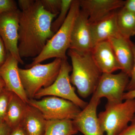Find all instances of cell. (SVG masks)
Returning a JSON list of instances; mask_svg holds the SVG:
<instances>
[{
	"instance_id": "cell-15",
	"label": "cell",
	"mask_w": 135,
	"mask_h": 135,
	"mask_svg": "<svg viewBox=\"0 0 135 135\" xmlns=\"http://www.w3.org/2000/svg\"><path fill=\"white\" fill-rule=\"evenodd\" d=\"M117 14L114 11L99 21L90 23L94 47L101 42L122 36L117 25Z\"/></svg>"
},
{
	"instance_id": "cell-28",
	"label": "cell",
	"mask_w": 135,
	"mask_h": 135,
	"mask_svg": "<svg viewBox=\"0 0 135 135\" xmlns=\"http://www.w3.org/2000/svg\"><path fill=\"white\" fill-rule=\"evenodd\" d=\"M34 0H19L18 3L21 11H24L30 7L35 2Z\"/></svg>"
},
{
	"instance_id": "cell-3",
	"label": "cell",
	"mask_w": 135,
	"mask_h": 135,
	"mask_svg": "<svg viewBox=\"0 0 135 135\" xmlns=\"http://www.w3.org/2000/svg\"><path fill=\"white\" fill-rule=\"evenodd\" d=\"M80 10V1L73 0L65 22L47 42L40 55L33 58L31 64L26 65L27 68L50 58L67 59L66 53L70 49L73 27Z\"/></svg>"
},
{
	"instance_id": "cell-29",
	"label": "cell",
	"mask_w": 135,
	"mask_h": 135,
	"mask_svg": "<svg viewBox=\"0 0 135 135\" xmlns=\"http://www.w3.org/2000/svg\"><path fill=\"white\" fill-rule=\"evenodd\" d=\"M123 8L128 11L135 14V0L125 1Z\"/></svg>"
},
{
	"instance_id": "cell-26",
	"label": "cell",
	"mask_w": 135,
	"mask_h": 135,
	"mask_svg": "<svg viewBox=\"0 0 135 135\" xmlns=\"http://www.w3.org/2000/svg\"><path fill=\"white\" fill-rule=\"evenodd\" d=\"M8 53L4 42L0 37V68L5 62Z\"/></svg>"
},
{
	"instance_id": "cell-31",
	"label": "cell",
	"mask_w": 135,
	"mask_h": 135,
	"mask_svg": "<svg viewBox=\"0 0 135 135\" xmlns=\"http://www.w3.org/2000/svg\"><path fill=\"white\" fill-rule=\"evenodd\" d=\"M9 135H26L21 125L11 129Z\"/></svg>"
},
{
	"instance_id": "cell-18",
	"label": "cell",
	"mask_w": 135,
	"mask_h": 135,
	"mask_svg": "<svg viewBox=\"0 0 135 135\" xmlns=\"http://www.w3.org/2000/svg\"><path fill=\"white\" fill-rule=\"evenodd\" d=\"M27 105L28 104L12 92L4 121L11 129L21 124L26 112Z\"/></svg>"
},
{
	"instance_id": "cell-14",
	"label": "cell",
	"mask_w": 135,
	"mask_h": 135,
	"mask_svg": "<svg viewBox=\"0 0 135 135\" xmlns=\"http://www.w3.org/2000/svg\"><path fill=\"white\" fill-rule=\"evenodd\" d=\"M94 62L102 74L113 73L121 70L112 45L108 40L96 44L92 51Z\"/></svg>"
},
{
	"instance_id": "cell-25",
	"label": "cell",
	"mask_w": 135,
	"mask_h": 135,
	"mask_svg": "<svg viewBox=\"0 0 135 135\" xmlns=\"http://www.w3.org/2000/svg\"><path fill=\"white\" fill-rule=\"evenodd\" d=\"M131 46L134 56V63L129 82L126 89L127 91H130L135 89V44L132 41L131 42Z\"/></svg>"
},
{
	"instance_id": "cell-5",
	"label": "cell",
	"mask_w": 135,
	"mask_h": 135,
	"mask_svg": "<svg viewBox=\"0 0 135 135\" xmlns=\"http://www.w3.org/2000/svg\"><path fill=\"white\" fill-rule=\"evenodd\" d=\"M135 115V99H127L118 104L107 103L100 112L98 119L106 135H117L128 126Z\"/></svg>"
},
{
	"instance_id": "cell-24",
	"label": "cell",
	"mask_w": 135,
	"mask_h": 135,
	"mask_svg": "<svg viewBox=\"0 0 135 135\" xmlns=\"http://www.w3.org/2000/svg\"><path fill=\"white\" fill-rule=\"evenodd\" d=\"M18 9L17 3L15 1L0 0V15Z\"/></svg>"
},
{
	"instance_id": "cell-33",
	"label": "cell",
	"mask_w": 135,
	"mask_h": 135,
	"mask_svg": "<svg viewBox=\"0 0 135 135\" xmlns=\"http://www.w3.org/2000/svg\"><path fill=\"white\" fill-rule=\"evenodd\" d=\"M5 88V83L2 79L0 77V91Z\"/></svg>"
},
{
	"instance_id": "cell-10",
	"label": "cell",
	"mask_w": 135,
	"mask_h": 135,
	"mask_svg": "<svg viewBox=\"0 0 135 135\" xmlns=\"http://www.w3.org/2000/svg\"><path fill=\"white\" fill-rule=\"evenodd\" d=\"M100 99L92 95L87 106L73 120L78 131L84 135H104L97 114Z\"/></svg>"
},
{
	"instance_id": "cell-13",
	"label": "cell",
	"mask_w": 135,
	"mask_h": 135,
	"mask_svg": "<svg viewBox=\"0 0 135 135\" xmlns=\"http://www.w3.org/2000/svg\"><path fill=\"white\" fill-rule=\"evenodd\" d=\"M125 1L122 0H81V10L87 13L90 23L103 19L119 8H123Z\"/></svg>"
},
{
	"instance_id": "cell-6",
	"label": "cell",
	"mask_w": 135,
	"mask_h": 135,
	"mask_svg": "<svg viewBox=\"0 0 135 135\" xmlns=\"http://www.w3.org/2000/svg\"><path fill=\"white\" fill-rule=\"evenodd\" d=\"M71 71L72 66L67 59L62 60L60 71L55 81L50 86L40 90L34 99H39L47 96L56 97L73 102L82 110L84 109L88 103L81 99L75 93V88L70 81Z\"/></svg>"
},
{
	"instance_id": "cell-19",
	"label": "cell",
	"mask_w": 135,
	"mask_h": 135,
	"mask_svg": "<svg viewBox=\"0 0 135 135\" xmlns=\"http://www.w3.org/2000/svg\"><path fill=\"white\" fill-rule=\"evenodd\" d=\"M117 23L120 35L130 39L135 35V14L123 8L117 12Z\"/></svg>"
},
{
	"instance_id": "cell-30",
	"label": "cell",
	"mask_w": 135,
	"mask_h": 135,
	"mask_svg": "<svg viewBox=\"0 0 135 135\" xmlns=\"http://www.w3.org/2000/svg\"><path fill=\"white\" fill-rule=\"evenodd\" d=\"M11 130L5 122L0 123V135H9Z\"/></svg>"
},
{
	"instance_id": "cell-1",
	"label": "cell",
	"mask_w": 135,
	"mask_h": 135,
	"mask_svg": "<svg viewBox=\"0 0 135 135\" xmlns=\"http://www.w3.org/2000/svg\"><path fill=\"white\" fill-rule=\"evenodd\" d=\"M56 15L46 11L41 0L21 11L18 31V49L22 59L36 57L55 33L51 26Z\"/></svg>"
},
{
	"instance_id": "cell-4",
	"label": "cell",
	"mask_w": 135,
	"mask_h": 135,
	"mask_svg": "<svg viewBox=\"0 0 135 135\" xmlns=\"http://www.w3.org/2000/svg\"><path fill=\"white\" fill-rule=\"evenodd\" d=\"M62 61L55 58L49 64H38L26 69L19 68L20 77L28 99H33L40 90L53 84L59 73Z\"/></svg>"
},
{
	"instance_id": "cell-32",
	"label": "cell",
	"mask_w": 135,
	"mask_h": 135,
	"mask_svg": "<svg viewBox=\"0 0 135 135\" xmlns=\"http://www.w3.org/2000/svg\"><path fill=\"white\" fill-rule=\"evenodd\" d=\"M134 99H135V89L125 92L123 95V100Z\"/></svg>"
},
{
	"instance_id": "cell-17",
	"label": "cell",
	"mask_w": 135,
	"mask_h": 135,
	"mask_svg": "<svg viewBox=\"0 0 135 135\" xmlns=\"http://www.w3.org/2000/svg\"><path fill=\"white\" fill-rule=\"evenodd\" d=\"M47 122L40 111L28 104L20 125L26 135H45Z\"/></svg>"
},
{
	"instance_id": "cell-9",
	"label": "cell",
	"mask_w": 135,
	"mask_h": 135,
	"mask_svg": "<svg viewBox=\"0 0 135 135\" xmlns=\"http://www.w3.org/2000/svg\"><path fill=\"white\" fill-rule=\"evenodd\" d=\"M21 11L18 9L5 12L0 15V37L9 53L20 64L24 62L18 49V31Z\"/></svg>"
},
{
	"instance_id": "cell-23",
	"label": "cell",
	"mask_w": 135,
	"mask_h": 135,
	"mask_svg": "<svg viewBox=\"0 0 135 135\" xmlns=\"http://www.w3.org/2000/svg\"><path fill=\"white\" fill-rule=\"evenodd\" d=\"M44 8L46 11L57 16L61 9L62 0H41Z\"/></svg>"
},
{
	"instance_id": "cell-16",
	"label": "cell",
	"mask_w": 135,
	"mask_h": 135,
	"mask_svg": "<svg viewBox=\"0 0 135 135\" xmlns=\"http://www.w3.org/2000/svg\"><path fill=\"white\" fill-rule=\"evenodd\" d=\"M110 42L116 58L121 68L122 71L130 77L134 63V56L131 46V41L122 36L111 38Z\"/></svg>"
},
{
	"instance_id": "cell-11",
	"label": "cell",
	"mask_w": 135,
	"mask_h": 135,
	"mask_svg": "<svg viewBox=\"0 0 135 135\" xmlns=\"http://www.w3.org/2000/svg\"><path fill=\"white\" fill-rule=\"evenodd\" d=\"M94 47L88 16L80 9L73 27L70 49L79 52H89Z\"/></svg>"
},
{
	"instance_id": "cell-8",
	"label": "cell",
	"mask_w": 135,
	"mask_h": 135,
	"mask_svg": "<svg viewBox=\"0 0 135 135\" xmlns=\"http://www.w3.org/2000/svg\"><path fill=\"white\" fill-rule=\"evenodd\" d=\"M129 79L128 74L122 71L117 74H102L93 95L100 99L105 98L107 103H122Z\"/></svg>"
},
{
	"instance_id": "cell-22",
	"label": "cell",
	"mask_w": 135,
	"mask_h": 135,
	"mask_svg": "<svg viewBox=\"0 0 135 135\" xmlns=\"http://www.w3.org/2000/svg\"><path fill=\"white\" fill-rule=\"evenodd\" d=\"M12 92L5 88L0 91V123L5 122V118Z\"/></svg>"
},
{
	"instance_id": "cell-7",
	"label": "cell",
	"mask_w": 135,
	"mask_h": 135,
	"mask_svg": "<svg viewBox=\"0 0 135 135\" xmlns=\"http://www.w3.org/2000/svg\"><path fill=\"white\" fill-rule=\"evenodd\" d=\"M27 104L40 111L47 120H73L81 111L73 102L55 96L29 99Z\"/></svg>"
},
{
	"instance_id": "cell-20",
	"label": "cell",
	"mask_w": 135,
	"mask_h": 135,
	"mask_svg": "<svg viewBox=\"0 0 135 135\" xmlns=\"http://www.w3.org/2000/svg\"><path fill=\"white\" fill-rule=\"evenodd\" d=\"M78 131L72 120H47L45 135H74Z\"/></svg>"
},
{
	"instance_id": "cell-2",
	"label": "cell",
	"mask_w": 135,
	"mask_h": 135,
	"mask_svg": "<svg viewBox=\"0 0 135 135\" xmlns=\"http://www.w3.org/2000/svg\"><path fill=\"white\" fill-rule=\"evenodd\" d=\"M68 55L72 62L70 81L83 98L93 95L96 89L102 73L97 66L91 51L79 52L69 49Z\"/></svg>"
},
{
	"instance_id": "cell-12",
	"label": "cell",
	"mask_w": 135,
	"mask_h": 135,
	"mask_svg": "<svg viewBox=\"0 0 135 135\" xmlns=\"http://www.w3.org/2000/svg\"><path fill=\"white\" fill-rule=\"evenodd\" d=\"M19 63L17 60L9 53L5 62L0 68V77L3 80L7 89L16 94L27 103L29 99L20 77Z\"/></svg>"
},
{
	"instance_id": "cell-21",
	"label": "cell",
	"mask_w": 135,
	"mask_h": 135,
	"mask_svg": "<svg viewBox=\"0 0 135 135\" xmlns=\"http://www.w3.org/2000/svg\"><path fill=\"white\" fill-rule=\"evenodd\" d=\"M73 0H62L61 9L56 19L52 22L51 30L54 33L57 32L67 18Z\"/></svg>"
},
{
	"instance_id": "cell-27",
	"label": "cell",
	"mask_w": 135,
	"mask_h": 135,
	"mask_svg": "<svg viewBox=\"0 0 135 135\" xmlns=\"http://www.w3.org/2000/svg\"><path fill=\"white\" fill-rule=\"evenodd\" d=\"M117 135H135V115L130 124Z\"/></svg>"
}]
</instances>
